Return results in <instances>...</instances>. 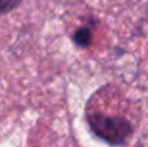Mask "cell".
Instances as JSON below:
<instances>
[{"label": "cell", "instance_id": "6da1fadb", "mask_svg": "<svg viewBox=\"0 0 148 147\" xmlns=\"http://www.w3.org/2000/svg\"><path fill=\"white\" fill-rule=\"evenodd\" d=\"M84 120L91 133L109 146L120 147L133 137L134 126L126 117L86 109Z\"/></svg>", "mask_w": 148, "mask_h": 147}, {"label": "cell", "instance_id": "7a4b0ae2", "mask_svg": "<svg viewBox=\"0 0 148 147\" xmlns=\"http://www.w3.org/2000/svg\"><path fill=\"white\" fill-rule=\"evenodd\" d=\"M92 27L94 23L91 21L88 26H79L78 29H75L72 35V41L78 48H88L92 44V39H94Z\"/></svg>", "mask_w": 148, "mask_h": 147}, {"label": "cell", "instance_id": "3957f363", "mask_svg": "<svg viewBox=\"0 0 148 147\" xmlns=\"http://www.w3.org/2000/svg\"><path fill=\"white\" fill-rule=\"evenodd\" d=\"M23 3V0H0V12L3 16L13 12Z\"/></svg>", "mask_w": 148, "mask_h": 147}, {"label": "cell", "instance_id": "277c9868", "mask_svg": "<svg viewBox=\"0 0 148 147\" xmlns=\"http://www.w3.org/2000/svg\"><path fill=\"white\" fill-rule=\"evenodd\" d=\"M144 20H146V22L148 23V5L146 7V10H144Z\"/></svg>", "mask_w": 148, "mask_h": 147}]
</instances>
